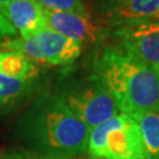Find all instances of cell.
<instances>
[{
	"mask_svg": "<svg viewBox=\"0 0 159 159\" xmlns=\"http://www.w3.org/2000/svg\"><path fill=\"white\" fill-rule=\"evenodd\" d=\"M14 132L25 148L65 159L87 151L90 130L56 92L37 96L18 118Z\"/></svg>",
	"mask_w": 159,
	"mask_h": 159,
	"instance_id": "cell-1",
	"label": "cell"
},
{
	"mask_svg": "<svg viewBox=\"0 0 159 159\" xmlns=\"http://www.w3.org/2000/svg\"><path fill=\"white\" fill-rule=\"evenodd\" d=\"M121 113L136 116L159 107V68L136 59L119 47L106 48L94 63Z\"/></svg>",
	"mask_w": 159,
	"mask_h": 159,
	"instance_id": "cell-2",
	"label": "cell"
},
{
	"mask_svg": "<svg viewBox=\"0 0 159 159\" xmlns=\"http://www.w3.org/2000/svg\"><path fill=\"white\" fill-rule=\"evenodd\" d=\"M86 152L92 159H145L138 123L121 112L111 117L90 131Z\"/></svg>",
	"mask_w": 159,
	"mask_h": 159,
	"instance_id": "cell-3",
	"label": "cell"
},
{
	"mask_svg": "<svg viewBox=\"0 0 159 159\" xmlns=\"http://www.w3.org/2000/svg\"><path fill=\"white\" fill-rule=\"evenodd\" d=\"M56 93L90 131L120 112L96 73L68 80Z\"/></svg>",
	"mask_w": 159,
	"mask_h": 159,
	"instance_id": "cell-4",
	"label": "cell"
},
{
	"mask_svg": "<svg viewBox=\"0 0 159 159\" xmlns=\"http://www.w3.org/2000/svg\"><path fill=\"white\" fill-rule=\"evenodd\" d=\"M83 44L56 31L46 29L27 39L16 38L1 51H14L24 54L35 64L64 66L74 63L81 53Z\"/></svg>",
	"mask_w": 159,
	"mask_h": 159,
	"instance_id": "cell-5",
	"label": "cell"
},
{
	"mask_svg": "<svg viewBox=\"0 0 159 159\" xmlns=\"http://www.w3.org/2000/svg\"><path fill=\"white\" fill-rule=\"evenodd\" d=\"M40 70L24 54L0 51V108L17 105L38 87Z\"/></svg>",
	"mask_w": 159,
	"mask_h": 159,
	"instance_id": "cell-6",
	"label": "cell"
},
{
	"mask_svg": "<svg viewBox=\"0 0 159 159\" xmlns=\"http://www.w3.org/2000/svg\"><path fill=\"white\" fill-rule=\"evenodd\" d=\"M121 50L152 67L159 68V20H145L118 27Z\"/></svg>",
	"mask_w": 159,
	"mask_h": 159,
	"instance_id": "cell-7",
	"label": "cell"
},
{
	"mask_svg": "<svg viewBox=\"0 0 159 159\" xmlns=\"http://www.w3.org/2000/svg\"><path fill=\"white\" fill-rule=\"evenodd\" d=\"M104 20L121 27L145 20H159V0H100Z\"/></svg>",
	"mask_w": 159,
	"mask_h": 159,
	"instance_id": "cell-8",
	"label": "cell"
},
{
	"mask_svg": "<svg viewBox=\"0 0 159 159\" xmlns=\"http://www.w3.org/2000/svg\"><path fill=\"white\" fill-rule=\"evenodd\" d=\"M0 13L11 23L23 39L48 29L45 8L37 0H12L0 6Z\"/></svg>",
	"mask_w": 159,
	"mask_h": 159,
	"instance_id": "cell-9",
	"label": "cell"
},
{
	"mask_svg": "<svg viewBox=\"0 0 159 159\" xmlns=\"http://www.w3.org/2000/svg\"><path fill=\"white\" fill-rule=\"evenodd\" d=\"M47 27L63 34L70 39L83 43H94L100 37V29L92 21L91 17H85L70 12L46 11Z\"/></svg>",
	"mask_w": 159,
	"mask_h": 159,
	"instance_id": "cell-10",
	"label": "cell"
},
{
	"mask_svg": "<svg viewBox=\"0 0 159 159\" xmlns=\"http://www.w3.org/2000/svg\"><path fill=\"white\" fill-rule=\"evenodd\" d=\"M132 117L142 132L145 159H159V107Z\"/></svg>",
	"mask_w": 159,
	"mask_h": 159,
	"instance_id": "cell-11",
	"label": "cell"
},
{
	"mask_svg": "<svg viewBox=\"0 0 159 159\" xmlns=\"http://www.w3.org/2000/svg\"><path fill=\"white\" fill-rule=\"evenodd\" d=\"M46 11L70 12L91 17L81 0H37Z\"/></svg>",
	"mask_w": 159,
	"mask_h": 159,
	"instance_id": "cell-12",
	"label": "cell"
},
{
	"mask_svg": "<svg viewBox=\"0 0 159 159\" xmlns=\"http://www.w3.org/2000/svg\"><path fill=\"white\" fill-rule=\"evenodd\" d=\"M0 159H65L53 157L48 154L39 153L25 148H13L6 150L0 156Z\"/></svg>",
	"mask_w": 159,
	"mask_h": 159,
	"instance_id": "cell-13",
	"label": "cell"
},
{
	"mask_svg": "<svg viewBox=\"0 0 159 159\" xmlns=\"http://www.w3.org/2000/svg\"><path fill=\"white\" fill-rule=\"evenodd\" d=\"M18 35L17 30L11 25V23L0 13V51L5 47L11 40L16 39Z\"/></svg>",
	"mask_w": 159,
	"mask_h": 159,
	"instance_id": "cell-14",
	"label": "cell"
},
{
	"mask_svg": "<svg viewBox=\"0 0 159 159\" xmlns=\"http://www.w3.org/2000/svg\"><path fill=\"white\" fill-rule=\"evenodd\" d=\"M10 1H12V0H0V6L5 5V4H7V2H10Z\"/></svg>",
	"mask_w": 159,
	"mask_h": 159,
	"instance_id": "cell-15",
	"label": "cell"
},
{
	"mask_svg": "<svg viewBox=\"0 0 159 159\" xmlns=\"http://www.w3.org/2000/svg\"><path fill=\"white\" fill-rule=\"evenodd\" d=\"M74 159H92V158H84V157H83V158H74Z\"/></svg>",
	"mask_w": 159,
	"mask_h": 159,
	"instance_id": "cell-16",
	"label": "cell"
}]
</instances>
